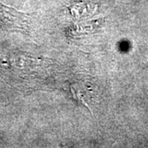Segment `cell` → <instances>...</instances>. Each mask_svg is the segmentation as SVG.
Wrapping results in <instances>:
<instances>
[{
	"mask_svg": "<svg viewBox=\"0 0 148 148\" xmlns=\"http://www.w3.org/2000/svg\"><path fill=\"white\" fill-rule=\"evenodd\" d=\"M32 22L31 15L0 3V27L3 29L28 33Z\"/></svg>",
	"mask_w": 148,
	"mask_h": 148,
	"instance_id": "6da1fadb",
	"label": "cell"
}]
</instances>
